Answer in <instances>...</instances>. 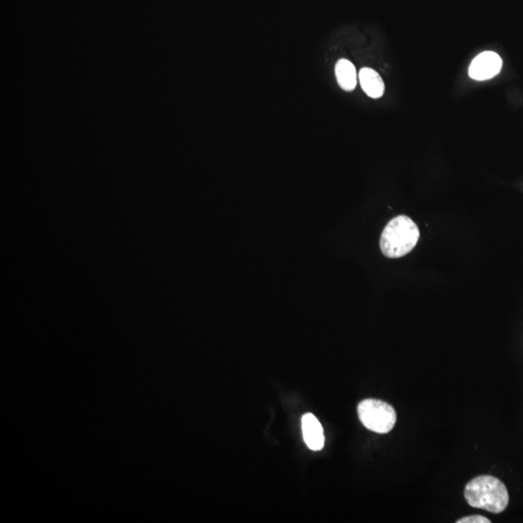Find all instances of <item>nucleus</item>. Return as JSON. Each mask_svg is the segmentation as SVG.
Returning a JSON list of instances; mask_svg holds the SVG:
<instances>
[{
  "instance_id": "nucleus-1",
  "label": "nucleus",
  "mask_w": 523,
  "mask_h": 523,
  "mask_svg": "<svg viewBox=\"0 0 523 523\" xmlns=\"http://www.w3.org/2000/svg\"><path fill=\"white\" fill-rule=\"evenodd\" d=\"M464 496L474 508L500 514L509 504V493L500 480L484 475L473 479L465 486Z\"/></svg>"
},
{
  "instance_id": "nucleus-2",
  "label": "nucleus",
  "mask_w": 523,
  "mask_h": 523,
  "mask_svg": "<svg viewBox=\"0 0 523 523\" xmlns=\"http://www.w3.org/2000/svg\"><path fill=\"white\" fill-rule=\"evenodd\" d=\"M419 239V230L415 222L406 216H396L385 227L380 247L386 257L401 258L415 248Z\"/></svg>"
},
{
  "instance_id": "nucleus-3",
  "label": "nucleus",
  "mask_w": 523,
  "mask_h": 523,
  "mask_svg": "<svg viewBox=\"0 0 523 523\" xmlns=\"http://www.w3.org/2000/svg\"><path fill=\"white\" fill-rule=\"evenodd\" d=\"M359 421L369 431L389 433L396 423V412L389 403L379 400H362L358 405Z\"/></svg>"
},
{
  "instance_id": "nucleus-4",
  "label": "nucleus",
  "mask_w": 523,
  "mask_h": 523,
  "mask_svg": "<svg viewBox=\"0 0 523 523\" xmlns=\"http://www.w3.org/2000/svg\"><path fill=\"white\" fill-rule=\"evenodd\" d=\"M502 68V59L494 51H484L476 56L469 67V76L476 81L493 79Z\"/></svg>"
},
{
  "instance_id": "nucleus-5",
  "label": "nucleus",
  "mask_w": 523,
  "mask_h": 523,
  "mask_svg": "<svg viewBox=\"0 0 523 523\" xmlns=\"http://www.w3.org/2000/svg\"><path fill=\"white\" fill-rule=\"evenodd\" d=\"M302 429L307 446L312 450H322L325 446L323 426L313 414H305L302 417Z\"/></svg>"
},
{
  "instance_id": "nucleus-6",
  "label": "nucleus",
  "mask_w": 523,
  "mask_h": 523,
  "mask_svg": "<svg viewBox=\"0 0 523 523\" xmlns=\"http://www.w3.org/2000/svg\"><path fill=\"white\" fill-rule=\"evenodd\" d=\"M359 81L362 89L369 97L377 99L384 94V82L375 70L367 67L362 68L359 73Z\"/></svg>"
},
{
  "instance_id": "nucleus-7",
  "label": "nucleus",
  "mask_w": 523,
  "mask_h": 523,
  "mask_svg": "<svg viewBox=\"0 0 523 523\" xmlns=\"http://www.w3.org/2000/svg\"><path fill=\"white\" fill-rule=\"evenodd\" d=\"M336 77L339 87L345 92H353L358 82L356 67L347 59H339L336 64Z\"/></svg>"
},
{
  "instance_id": "nucleus-8",
  "label": "nucleus",
  "mask_w": 523,
  "mask_h": 523,
  "mask_svg": "<svg viewBox=\"0 0 523 523\" xmlns=\"http://www.w3.org/2000/svg\"><path fill=\"white\" fill-rule=\"evenodd\" d=\"M457 523H491V520L486 519V517L480 516V515H475V516H470L463 517V519L457 520Z\"/></svg>"
}]
</instances>
